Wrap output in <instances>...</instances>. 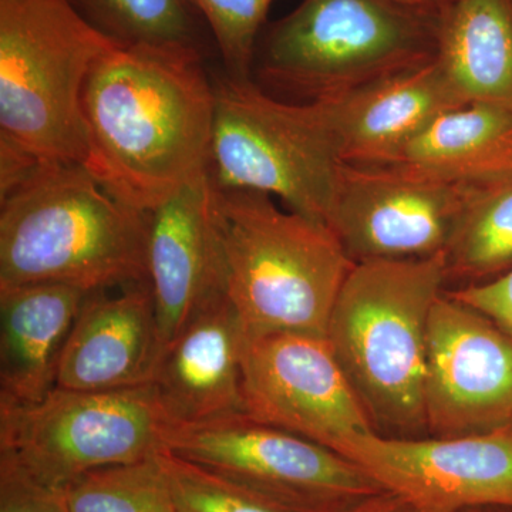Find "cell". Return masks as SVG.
Masks as SVG:
<instances>
[{"label":"cell","instance_id":"6da1fadb","mask_svg":"<svg viewBox=\"0 0 512 512\" xmlns=\"http://www.w3.org/2000/svg\"><path fill=\"white\" fill-rule=\"evenodd\" d=\"M194 47H111L83 96L84 167L143 212L210 170L214 83Z\"/></svg>","mask_w":512,"mask_h":512},{"label":"cell","instance_id":"7a4b0ae2","mask_svg":"<svg viewBox=\"0 0 512 512\" xmlns=\"http://www.w3.org/2000/svg\"><path fill=\"white\" fill-rule=\"evenodd\" d=\"M150 212L114 197L83 164H40L0 197V286L110 291L148 279Z\"/></svg>","mask_w":512,"mask_h":512},{"label":"cell","instance_id":"3957f363","mask_svg":"<svg viewBox=\"0 0 512 512\" xmlns=\"http://www.w3.org/2000/svg\"><path fill=\"white\" fill-rule=\"evenodd\" d=\"M447 285L444 254L355 264L326 339L376 434L427 437V335Z\"/></svg>","mask_w":512,"mask_h":512},{"label":"cell","instance_id":"277c9868","mask_svg":"<svg viewBox=\"0 0 512 512\" xmlns=\"http://www.w3.org/2000/svg\"><path fill=\"white\" fill-rule=\"evenodd\" d=\"M214 212L225 292L248 335L326 336L333 305L355 266L332 228L282 210L264 192L217 184Z\"/></svg>","mask_w":512,"mask_h":512},{"label":"cell","instance_id":"5b68a950","mask_svg":"<svg viewBox=\"0 0 512 512\" xmlns=\"http://www.w3.org/2000/svg\"><path fill=\"white\" fill-rule=\"evenodd\" d=\"M440 9L396 0H303L265 26L255 63L265 82L285 93L306 101L339 99L436 59Z\"/></svg>","mask_w":512,"mask_h":512},{"label":"cell","instance_id":"8992f818","mask_svg":"<svg viewBox=\"0 0 512 512\" xmlns=\"http://www.w3.org/2000/svg\"><path fill=\"white\" fill-rule=\"evenodd\" d=\"M114 46L69 0H0V140L40 164H83L84 89Z\"/></svg>","mask_w":512,"mask_h":512},{"label":"cell","instance_id":"52a82bcc","mask_svg":"<svg viewBox=\"0 0 512 512\" xmlns=\"http://www.w3.org/2000/svg\"><path fill=\"white\" fill-rule=\"evenodd\" d=\"M215 93L210 173L222 190L264 192L329 225L345 163L326 101L291 103L224 73Z\"/></svg>","mask_w":512,"mask_h":512},{"label":"cell","instance_id":"ba28073f","mask_svg":"<svg viewBox=\"0 0 512 512\" xmlns=\"http://www.w3.org/2000/svg\"><path fill=\"white\" fill-rule=\"evenodd\" d=\"M168 427L153 383L111 392L55 387L40 402L0 407V453L64 490L94 468L163 453Z\"/></svg>","mask_w":512,"mask_h":512},{"label":"cell","instance_id":"9c48e42d","mask_svg":"<svg viewBox=\"0 0 512 512\" xmlns=\"http://www.w3.org/2000/svg\"><path fill=\"white\" fill-rule=\"evenodd\" d=\"M165 450L298 512H335L383 491L338 451L245 413L170 426Z\"/></svg>","mask_w":512,"mask_h":512},{"label":"cell","instance_id":"30bf717a","mask_svg":"<svg viewBox=\"0 0 512 512\" xmlns=\"http://www.w3.org/2000/svg\"><path fill=\"white\" fill-rule=\"evenodd\" d=\"M473 184L409 161L343 163L329 227L355 264L444 254Z\"/></svg>","mask_w":512,"mask_h":512},{"label":"cell","instance_id":"8fae6325","mask_svg":"<svg viewBox=\"0 0 512 512\" xmlns=\"http://www.w3.org/2000/svg\"><path fill=\"white\" fill-rule=\"evenodd\" d=\"M427 436H484L512 421V335L444 291L427 335Z\"/></svg>","mask_w":512,"mask_h":512},{"label":"cell","instance_id":"7c38bea8","mask_svg":"<svg viewBox=\"0 0 512 512\" xmlns=\"http://www.w3.org/2000/svg\"><path fill=\"white\" fill-rule=\"evenodd\" d=\"M244 413L332 448L375 433L326 336L248 335L242 362Z\"/></svg>","mask_w":512,"mask_h":512},{"label":"cell","instance_id":"4fadbf2b","mask_svg":"<svg viewBox=\"0 0 512 512\" xmlns=\"http://www.w3.org/2000/svg\"><path fill=\"white\" fill-rule=\"evenodd\" d=\"M335 451L420 512L512 507V436L399 437L357 434Z\"/></svg>","mask_w":512,"mask_h":512},{"label":"cell","instance_id":"5bb4252c","mask_svg":"<svg viewBox=\"0 0 512 512\" xmlns=\"http://www.w3.org/2000/svg\"><path fill=\"white\" fill-rule=\"evenodd\" d=\"M214 198L208 170L150 212L148 279L164 349L205 303L225 292Z\"/></svg>","mask_w":512,"mask_h":512},{"label":"cell","instance_id":"9a60e30c","mask_svg":"<svg viewBox=\"0 0 512 512\" xmlns=\"http://www.w3.org/2000/svg\"><path fill=\"white\" fill-rule=\"evenodd\" d=\"M84 301L60 357L57 386L111 392L153 383L164 343L150 281Z\"/></svg>","mask_w":512,"mask_h":512},{"label":"cell","instance_id":"2e32d148","mask_svg":"<svg viewBox=\"0 0 512 512\" xmlns=\"http://www.w3.org/2000/svg\"><path fill=\"white\" fill-rule=\"evenodd\" d=\"M248 332L227 292L212 298L165 346L153 386L170 426L244 413Z\"/></svg>","mask_w":512,"mask_h":512},{"label":"cell","instance_id":"e0dca14e","mask_svg":"<svg viewBox=\"0 0 512 512\" xmlns=\"http://www.w3.org/2000/svg\"><path fill=\"white\" fill-rule=\"evenodd\" d=\"M329 104L349 164H389L441 114L464 101L437 59L365 84Z\"/></svg>","mask_w":512,"mask_h":512},{"label":"cell","instance_id":"ac0fdd59","mask_svg":"<svg viewBox=\"0 0 512 512\" xmlns=\"http://www.w3.org/2000/svg\"><path fill=\"white\" fill-rule=\"evenodd\" d=\"M64 284L0 286V407L45 399L64 345L90 295Z\"/></svg>","mask_w":512,"mask_h":512},{"label":"cell","instance_id":"d6986e66","mask_svg":"<svg viewBox=\"0 0 512 512\" xmlns=\"http://www.w3.org/2000/svg\"><path fill=\"white\" fill-rule=\"evenodd\" d=\"M436 59L464 103L512 110V0H448Z\"/></svg>","mask_w":512,"mask_h":512},{"label":"cell","instance_id":"ffe728a7","mask_svg":"<svg viewBox=\"0 0 512 512\" xmlns=\"http://www.w3.org/2000/svg\"><path fill=\"white\" fill-rule=\"evenodd\" d=\"M458 183L512 174V110L464 103L441 114L404 151L402 160Z\"/></svg>","mask_w":512,"mask_h":512},{"label":"cell","instance_id":"44dd1931","mask_svg":"<svg viewBox=\"0 0 512 512\" xmlns=\"http://www.w3.org/2000/svg\"><path fill=\"white\" fill-rule=\"evenodd\" d=\"M447 284H484L512 268V174L473 184L446 252Z\"/></svg>","mask_w":512,"mask_h":512},{"label":"cell","instance_id":"7402d4cb","mask_svg":"<svg viewBox=\"0 0 512 512\" xmlns=\"http://www.w3.org/2000/svg\"><path fill=\"white\" fill-rule=\"evenodd\" d=\"M69 2L87 23L119 46H180L204 52L205 37L211 36L188 0Z\"/></svg>","mask_w":512,"mask_h":512},{"label":"cell","instance_id":"603a6c76","mask_svg":"<svg viewBox=\"0 0 512 512\" xmlns=\"http://www.w3.org/2000/svg\"><path fill=\"white\" fill-rule=\"evenodd\" d=\"M64 497L70 512H178L161 453L87 471Z\"/></svg>","mask_w":512,"mask_h":512},{"label":"cell","instance_id":"cb8c5ba5","mask_svg":"<svg viewBox=\"0 0 512 512\" xmlns=\"http://www.w3.org/2000/svg\"><path fill=\"white\" fill-rule=\"evenodd\" d=\"M161 460L177 507L188 512H298L251 490L247 485L215 473L164 450Z\"/></svg>","mask_w":512,"mask_h":512},{"label":"cell","instance_id":"d4e9b609","mask_svg":"<svg viewBox=\"0 0 512 512\" xmlns=\"http://www.w3.org/2000/svg\"><path fill=\"white\" fill-rule=\"evenodd\" d=\"M210 29L232 77H251L256 46L274 0H188Z\"/></svg>","mask_w":512,"mask_h":512},{"label":"cell","instance_id":"484cf974","mask_svg":"<svg viewBox=\"0 0 512 512\" xmlns=\"http://www.w3.org/2000/svg\"><path fill=\"white\" fill-rule=\"evenodd\" d=\"M0 512H70L64 490L33 477L8 454L0 453Z\"/></svg>","mask_w":512,"mask_h":512},{"label":"cell","instance_id":"4316f807","mask_svg":"<svg viewBox=\"0 0 512 512\" xmlns=\"http://www.w3.org/2000/svg\"><path fill=\"white\" fill-rule=\"evenodd\" d=\"M447 293L483 312L512 335V268L484 284L463 286Z\"/></svg>","mask_w":512,"mask_h":512},{"label":"cell","instance_id":"83f0119b","mask_svg":"<svg viewBox=\"0 0 512 512\" xmlns=\"http://www.w3.org/2000/svg\"><path fill=\"white\" fill-rule=\"evenodd\" d=\"M335 512H420L409 501L392 491H380V493L367 495L360 500L353 501Z\"/></svg>","mask_w":512,"mask_h":512},{"label":"cell","instance_id":"f1b7e54d","mask_svg":"<svg viewBox=\"0 0 512 512\" xmlns=\"http://www.w3.org/2000/svg\"><path fill=\"white\" fill-rule=\"evenodd\" d=\"M396 2L404 3V5L414 6L421 9H440L433 0H396Z\"/></svg>","mask_w":512,"mask_h":512},{"label":"cell","instance_id":"f546056e","mask_svg":"<svg viewBox=\"0 0 512 512\" xmlns=\"http://www.w3.org/2000/svg\"><path fill=\"white\" fill-rule=\"evenodd\" d=\"M460 512H512V507H501V505H488V507L468 508Z\"/></svg>","mask_w":512,"mask_h":512},{"label":"cell","instance_id":"4dcf8cb0","mask_svg":"<svg viewBox=\"0 0 512 512\" xmlns=\"http://www.w3.org/2000/svg\"><path fill=\"white\" fill-rule=\"evenodd\" d=\"M433 2L436 3V5L439 6V8H441V6L446 5L448 0H433Z\"/></svg>","mask_w":512,"mask_h":512},{"label":"cell","instance_id":"1f68e13d","mask_svg":"<svg viewBox=\"0 0 512 512\" xmlns=\"http://www.w3.org/2000/svg\"><path fill=\"white\" fill-rule=\"evenodd\" d=\"M507 431H508V433H510V434H511V436H512V421H511L510 427H508Z\"/></svg>","mask_w":512,"mask_h":512},{"label":"cell","instance_id":"d6a6232c","mask_svg":"<svg viewBox=\"0 0 512 512\" xmlns=\"http://www.w3.org/2000/svg\"><path fill=\"white\" fill-rule=\"evenodd\" d=\"M178 512H188V511L181 510V508H178Z\"/></svg>","mask_w":512,"mask_h":512}]
</instances>
